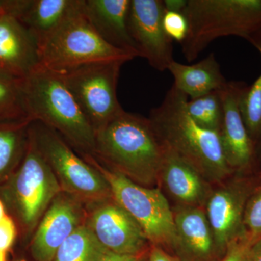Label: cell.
Segmentation results:
<instances>
[{"label":"cell","mask_w":261,"mask_h":261,"mask_svg":"<svg viewBox=\"0 0 261 261\" xmlns=\"http://www.w3.org/2000/svg\"><path fill=\"white\" fill-rule=\"evenodd\" d=\"M148 261H180L176 257L171 256L163 248L152 246L149 252Z\"/></svg>","instance_id":"4dcf8cb0"},{"label":"cell","mask_w":261,"mask_h":261,"mask_svg":"<svg viewBox=\"0 0 261 261\" xmlns=\"http://www.w3.org/2000/svg\"><path fill=\"white\" fill-rule=\"evenodd\" d=\"M163 3L166 11L183 13L188 4V0H163Z\"/></svg>","instance_id":"1f68e13d"},{"label":"cell","mask_w":261,"mask_h":261,"mask_svg":"<svg viewBox=\"0 0 261 261\" xmlns=\"http://www.w3.org/2000/svg\"><path fill=\"white\" fill-rule=\"evenodd\" d=\"M251 244L247 238L241 239L230 245L221 261H243L247 249Z\"/></svg>","instance_id":"f1b7e54d"},{"label":"cell","mask_w":261,"mask_h":261,"mask_svg":"<svg viewBox=\"0 0 261 261\" xmlns=\"http://www.w3.org/2000/svg\"><path fill=\"white\" fill-rule=\"evenodd\" d=\"M188 97L174 86L151 110L149 120L168 148L196 168L209 183L224 181L233 171L228 166L219 132L199 126L186 109Z\"/></svg>","instance_id":"6da1fadb"},{"label":"cell","mask_w":261,"mask_h":261,"mask_svg":"<svg viewBox=\"0 0 261 261\" xmlns=\"http://www.w3.org/2000/svg\"><path fill=\"white\" fill-rule=\"evenodd\" d=\"M168 70L173 75V85L191 99L221 90L228 82L213 53L195 64L185 65L174 61Z\"/></svg>","instance_id":"ffe728a7"},{"label":"cell","mask_w":261,"mask_h":261,"mask_svg":"<svg viewBox=\"0 0 261 261\" xmlns=\"http://www.w3.org/2000/svg\"><path fill=\"white\" fill-rule=\"evenodd\" d=\"M5 251L0 250V261H6V253Z\"/></svg>","instance_id":"d590c367"},{"label":"cell","mask_w":261,"mask_h":261,"mask_svg":"<svg viewBox=\"0 0 261 261\" xmlns=\"http://www.w3.org/2000/svg\"><path fill=\"white\" fill-rule=\"evenodd\" d=\"M172 249L180 261H216L221 256L203 207L177 205L173 209Z\"/></svg>","instance_id":"5bb4252c"},{"label":"cell","mask_w":261,"mask_h":261,"mask_svg":"<svg viewBox=\"0 0 261 261\" xmlns=\"http://www.w3.org/2000/svg\"><path fill=\"white\" fill-rule=\"evenodd\" d=\"M108 251L89 226L80 225L62 244L53 261H99Z\"/></svg>","instance_id":"44dd1931"},{"label":"cell","mask_w":261,"mask_h":261,"mask_svg":"<svg viewBox=\"0 0 261 261\" xmlns=\"http://www.w3.org/2000/svg\"><path fill=\"white\" fill-rule=\"evenodd\" d=\"M39 65L37 41L5 8L0 12V74L23 80Z\"/></svg>","instance_id":"9a60e30c"},{"label":"cell","mask_w":261,"mask_h":261,"mask_svg":"<svg viewBox=\"0 0 261 261\" xmlns=\"http://www.w3.org/2000/svg\"><path fill=\"white\" fill-rule=\"evenodd\" d=\"M21 81L0 74V121L31 118L25 108Z\"/></svg>","instance_id":"d4e9b609"},{"label":"cell","mask_w":261,"mask_h":261,"mask_svg":"<svg viewBox=\"0 0 261 261\" xmlns=\"http://www.w3.org/2000/svg\"><path fill=\"white\" fill-rule=\"evenodd\" d=\"M95 163L118 205L139 223L152 246L172 248L175 238L173 209L159 188L135 183L116 170Z\"/></svg>","instance_id":"8992f818"},{"label":"cell","mask_w":261,"mask_h":261,"mask_svg":"<svg viewBox=\"0 0 261 261\" xmlns=\"http://www.w3.org/2000/svg\"><path fill=\"white\" fill-rule=\"evenodd\" d=\"M15 238V228L13 221L5 216L0 221V250L6 252L11 247Z\"/></svg>","instance_id":"83f0119b"},{"label":"cell","mask_w":261,"mask_h":261,"mask_svg":"<svg viewBox=\"0 0 261 261\" xmlns=\"http://www.w3.org/2000/svg\"><path fill=\"white\" fill-rule=\"evenodd\" d=\"M89 228L109 251L124 255H145L149 240L145 231L116 201L103 204L94 211Z\"/></svg>","instance_id":"4fadbf2b"},{"label":"cell","mask_w":261,"mask_h":261,"mask_svg":"<svg viewBox=\"0 0 261 261\" xmlns=\"http://www.w3.org/2000/svg\"><path fill=\"white\" fill-rule=\"evenodd\" d=\"M254 189L247 180H233L212 190L206 202V216L221 255L224 256L230 245L247 238L244 211Z\"/></svg>","instance_id":"8fae6325"},{"label":"cell","mask_w":261,"mask_h":261,"mask_svg":"<svg viewBox=\"0 0 261 261\" xmlns=\"http://www.w3.org/2000/svg\"><path fill=\"white\" fill-rule=\"evenodd\" d=\"M159 182L178 205L203 207L212 192L202 174L166 145Z\"/></svg>","instance_id":"2e32d148"},{"label":"cell","mask_w":261,"mask_h":261,"mask_svg":"<svg viewBox=\"0 0 261 261\" xmlns=\"http://www.w3.org/2000/svg\"><path fill=\"white\" fill-rule=\"evenodd\" d=\"M183 14L188 32L181 45L189 62L219 38L236 36L247 41L261 31V0H188Z\"/></svg>","instance_id":"277c9868"},{"label":"cell","mask_w":261,"mask_h":261,"mask_svg":"<svg viewBox=\"0 0 261 261\" xmlns=\"http://www.w3.org/2000/svg\"><path fill=\"white\" fill-rule=\"evenodd\" d=\"M60 190L56 174L38 148L29 128L27 152L14 183L17 204L23 222L28 226L35 224Z\"/></svg>","instance_id":"9c48e42d"},{"label":"cell","mask_w":261,"mask_h":261,"mask_svg":"<svg viewBox=\"0 0 261 261\" xmlns=\"http://www.w3.org/2000/svg\"><path fill=\"white\" fill-rule=\"evenodd\" d=\"M247 86L243 82H228L221 90L224 115L219 134L225 159L233 172L250 169L256 161L255 145L247 132L240 108Z\"/></svg>","instance_id":"7c38bea8"},{"label":"cell","mask_w":261,"mask_h":261,"mask_svg":"<svg viewBox=\"0 0 261 261\" xmlns=\"http://www.w3.org/2000/svg\"><path fill=\"white\" fill-rule=\"evenodd\" d=\"M142 261H148V258H147V257H144L143 259H142Z\"/></svg>","instance_id":"8d00e7d4"},{"label":"cell","mask_w":261,"mask_h":261,"mask_svg":"<svg viewBox=\"0 0 261 261\" xmlns=\"http://www.w3.org/2000/svg\"><path fill=\"white\" fill-rule=\"evenodd\" d=\"M261 56V31L248 39ZM242 115L255 147L261 139V73L251 86H247L240 102Z\"/></svg>","instance_id":"603a6c76"},{"label":"cell","mask_w":261,"mask_h":261,"mask_svg":"<svg viewBox=\"0 0 261 261\" xmlns=\"http://www.w3.org/2000/svg\"><path fill=\"white\" fill-rule=\"evenodd\" d=\"M243 261H261V239L250 245Z\"/></svg>","instance_id":"d6a6232c"},{"label":"cell","mask_w":261,"mask_h":261,"mask_svg":"<svg viewBox=\"0 0 261 261\" xmlns=\"http://www.w3.org/2000/svg\"><path fill=\"white\" fill-rule=\"evenodd\" d=\"M255 159H258L261 162V139L255 147Z\"/></svg>","instance_id":"836d02e7"},{"label":"cell","mask_w":261,"mask_h":261,"mask_svg":"<svg viewBox=\"0 0 261 261\" xmlns=\"http://www.w3.org/2000/svg\"><path fill=\"white\" fill-rule=\"evenodd\" d=\"M30 130L39 151L68 190L89 197L112 195L102 173L76 155L56 130L37 121L32 122Z\"/></svg>","instance_id":"ba28073f"},{"label":"cell","mask_w":261,"mask_h":261,"mask_svg":"<svg viewBox=\"0 0 261 261\" xmlns=\"http://www.w3.org/2000/svg\"><path fill=\"white\" fill-rule=\"evenodd\" d=\"M81 3L82 0H8L6 10L23 24L39 46Z\"/></svg>","instance_id":"d6986e66"},{"label":"cell","mask_w":261,"mask_h":261,"mask_svg":"<svg viewBox=\"0 0 261 261\" xmlns=\"http://www.w3.org/2000/svg\"><path fill=\"white\" fill-rule=\"evenodd\" d=\"M186 109L189 116L199 126L205 129L219 132L224 115L221 90L188 99Z\"/></svg>","instance_id":"cb8c5ba5"},{"label":"cell","mask_w":261,"mask_h":261,"mask_svg":"<svg viewBox=\"0 0 261 261\" xmlns=\"http://www.w3.org/2000/svg\"><path fill=\"white\" fill-rule=\"evenodd\" d=\"M33 121L31 118L0 121V175L6 172L20 157Z\"/></svg>","instance_id":"7402d4cb"},{"label":"cell","mask_w":261,"mask_h":261,"mask_svg":"<svg viewBox=\"0 0 261 261\" xmlns=\"http://www.w3.org/2000/svg\"><path fill=\"white\" fill-rule=\"evenodd\" d=\"M145 257L143 255H124L108 251L99 261H142Z\"/></svg>","instance_id":"f546056e"},{"label":"cell","mask_w":261,"mask_h":261,"mask_svg":"<svg viewBox=\"0 0 261 261\" xmlns=\"http://www.w3.org/2000/svg\"><path fill=\"white\" fill-rule=\"evenodd\" d=\"M244 227L250 243L261 239V185L254 189L245 205Z\"/></svg>","instance_id":"484cf974"},{"label":"cell","mask_w":261,"mask_h":261,"mask_svg":"<svg viewBox=\"0 0 261 261\" xmlns=\"http://www.w3.org/2000/svg\"><path fill=\"white\" fill-rule=\"evenodd\" d=\"M162 0H130L128 28L140 57L159 71L168 69L174 61L173 41L165 32Z\"/></svg>","instance_id":"30bf717a"},{"label":"cell","mask_w":261,"mask_h":261,"mask_svg":"<svg viewBox=\"0 0 261 261\" xmlns=\"http://www.w3.org/2000/svg\"><path fill=\"white\" fill-rule=\"evenodd\" d=\"M121 61L90 63L58 71L78 103L95 136L124 110L117 95Z\"/></svg>","instance_id":"52a82bcc"},{"label":"cell","mask_w":261,"mask_h":261,"mask_svg":"<svg viewBox=\"0 0 261 261\" xmlns=\"http://www.w3.org/2000/svg\"><path fill=\"white\" fill-rule=\"evenodd\" d=\"M165 32L172 41L183 42L188 32V23L183 13L165 11L163 18Z\"/></svg>","instance_id":"4316f807"},{"label":"cell","mask_w":261,"mask_h":261,"mask_svg":"<svg viewBox=\"0 0 261 261\" xmlns=\"http://www.w3.org/2000/svg\"><path fill=\"white\" fill-rule=\"evenodd\" d=\"M80 213L71 200L57 197L35 233L31 252L36 261H53L65 240L80 226Z\"/></svg>","instance_id":"e0dca14e"},{"label":"cell","mask_w":261,"mask_h":261,"mask_svg":"<svg viewBox=\"0 0 261 261\" xmlns=\"http://www.w3.org/2000/svg\"><path fill=\"white\" fill-rule=\"evenodd\" d=\"M96 152L135 183L159 182L164 145L148 118L123 111L97 132Z\"/></svg>","instance_id":"7a4b0ae2"},{"label":"cell","mask_w":261,"mask_h":261,"mask_svg":"<svg viewBox=\"0 0 261 261\" xmlns=\"http://www.w3.org/2000/svg\"><path fill=\"white\" fill-rule=\"evenodd\" d=\"M24 101L34 121L59 130L75 145L96 152V136L60 72L38 65L21 81Z\"/></svg>","instance_id":"3957f363"},{"label":"cell","mask_w":261,"mask_h":261,"mask_svg":"<svg viewBox=\"0 0 261 261\" xmlns=\"http://www.w3.org/2000/svg\"><path fill=\"white\" fill-rule=\"evenodd\" d=\"M39 65L56 71L90 63L121 61L135 57L110 45L99 37L80 6L38 46Z\"/></svg>","instance_id":"5b68a950"},{"label":"cell","mask_w":261,"mask_h":261,"mask_svg":"<svg viewBox=\"0 0 261 261\" xmlns=\"http://www.w3.org/2000/svg\"><path fill=\"white\" fill-rule=\"evenodd\" d=\"M5 217L4 206L0 201V221Z\"/></svg>","instance_id":"e575fe53"},{"label":"cell","mask_w":261,"mask_h":261,"mask_svg":"<svg viewBox=\"0 0 261 261\" xmlns=\"http://www.w3.org/2000/svg\"><path fill=\"white\" fill-rule=\"evenodd\" d=\"M130 1L83 0V10L91 25L105 42L137 58L140 54L128 28Z\"/></svg>","instance_id":"ac0fdd59"}]
</instances>
